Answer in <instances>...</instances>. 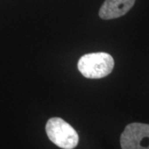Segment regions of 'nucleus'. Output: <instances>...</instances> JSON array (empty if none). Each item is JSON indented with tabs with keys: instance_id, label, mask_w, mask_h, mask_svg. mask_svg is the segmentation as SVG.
<instances>
[{
	"instance_id": "2",
	"label": "nucleus",
	"mask_w": 149,
	"mask_h": 149,
	"mask_svg": "<svg viewBox=\"0 0 149 149\" xmlns=\"http://www.w3.org/2000/svg\"><path fill=\"white\" fill-rule=\"evenodd\" d=\"M49 139L62 149H73L79 143V136L74 128L61 118H52L46 124Z\"/></svg>"
},
{
	"instance_id": "4",
	"label": "nucleus",
	"mask_w": 149,
	"mask_h": 149,
	"mask_svg": "<svg viewBox=\"0 0 149 149\" xmlns=\"http://www.w3.org/2000/svg\"><path fill=\"white\" fill-rule=\"evenodd\" d=\"M135 0H105L99 15L102 19L109 20L125 15L134 5Z\"/></svg>"
},
{
	"instance_id": "1",
	"label": "nucleus",
	"mask_w": 149,
	"mask_h": 149,
	"mask_svg": "<svg viewBox=\"0 0 149 149\" xmlns=\"http://www.w3.org/2000/svg\"><path fill=\"white\" fill-rule=\"evenodd\" d=\"M78 70L88 79H101L112 72L114 61L105 52L85 54L78 61Z\"/></svg>"
},
{
	"instance_id": "3",
	"label": "nucleus",
	"mask_w": 149,
	"mask_h": 149,
	"mask_svg": "<svg viewBox=\"0 0 149 149\" xmlns=\"http://www.w3.org/2000/svg\"><path fill=\"white\" fill-rule=\"evenodd\" d=\"M122 149H149V124L133 123L126 126L120 137Z\"/></svg>"
}]
</instances>
